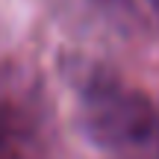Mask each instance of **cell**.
Returning a JSON list of instances; mask_svg holds the SVG:
<instances>
[{"instance_id":"obj_1","label":"cell","mask_w":159,"mask_h":159,"mask_svg":"<svg viewBox=\"0 0 159 159\" xmlns=\"http://www.w3.org/2000/svg\"><path fill=\"white\" fill-rule=\"evenodd\" d=\"M83 124L103 148H136L159 130V112L144 91L103 80L85 94Z\"/></svg>"},{"instance_id":"obj_2","label":"cell","mask_w":159,"mask_h":159,"mask_svg":"<svg viewBox=\"0 0 159 159\" xmlns=\"http://www.w3.org/2000/svg\"><path fill=\"white\" fill-rule=\"evenodd\" d=\"M150 3H153V6H156V9H159V0H150Z\"/></svg>"}]
</instances>
